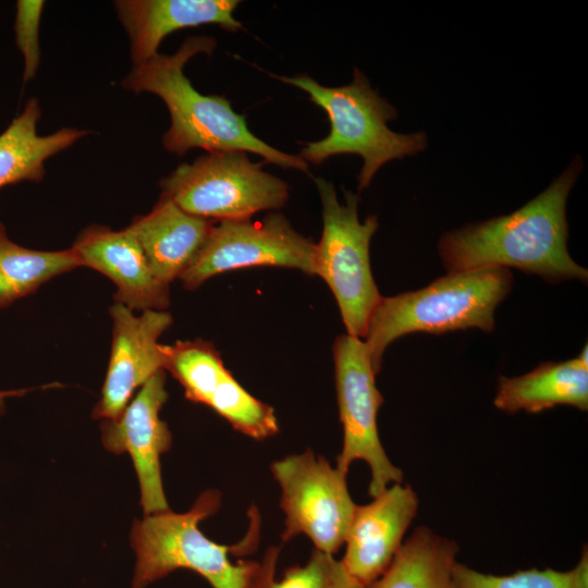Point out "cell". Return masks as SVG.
Wrapping results in <instances>:
<instances>
[{
  "instance_id": "6da1fadb",
  "label": "cell",
  "mask_w": 588,
  "mask_h": 588,
  "mask_svg": "<svg viewBox=\"0 0 588 588\" xmlns=\"http://www.w3.org/2000/svg\"><path fill=\"white\" fill-rule=\"evenodd\" d=\"M581 167L576 157L542 193L510 215L443 234L438 250L446 271L512 267L552 283H586L587 269L567 249L566 201Z\"/></svg>"
},
{
  "instance_id": "7a4b0ae2",
  "label": "cell",
  "mask_w": 588,
  "mask_h": 588,
  "mask_svg": "<svg viewBox=\"0 0 588 588\" xmlns=\"http://www.w3.org/2000/svg\"><path fill=\"white\" fill-rule=\"evenodd\" d=\"M215 47L213 38L189 37L173 54L158 53L134 64L121 85L133 93L154 94L164 102L171 123L162 145L171 154L183 156L193 148L207 152L240 150L258 155L265 162L307 172L308 163L299 156L275 149L252 133L245 117L236 113L226 98L201 94L186 77L185 64L198 53L210 54Z\"/></svg>"
},
{
  "instance_id": "3957f363",
  "label": "cell",
  "mask_w": 588,
  "mask_h": 588,
  "mask_svg": "<svg viewBox=\"0 0 588 588\" xmlns=\"http://www.w3.org/2000/svg\"><path fill=\"white\" fill-rule=\"evenodd\" d=\"M270 76L308 94L309 100L328 115V135L305 143L299 157L305 162L320 164L332 156H360L359 191L369 186L387 162L416 155L427 147L424 132L401 134L389 128L387 123L396 118V109L371 88L367 77L356 68L353 81L340 87L320 85L307 74Z\"/></svg>"
},
{
  "instance_id": "277c9868",
  "label": "cell",
  "mask_w": 588,
  "mask_h": 588,
  "mask_svg": "<svg viewBox=\"0 0 588 588\" xmlns=\"http://www.w3.org/2000/svg\"><path fill=\"white\" fill-rule=\"evenodd\" d=\"M512 283L509 269L486 268L449 272L418 291L382 296L365 336L375 371H380L390 343L407 333L440 334L469 328L492 331L494 310Z\"/></svg>"
},
{
  "instance_id": "5b68a950",
  "label": "cell",
  "mask_w": 588,
  "mask_h": 588,
  "mask_svg": "<svg viewBox=\"0 0 588 588\" xmlns=\"http://www.w3.org/2000/svg\"><path fill=\"white\" fill-rule=\"evenodd\" d=\"M221 504L217 490L204 491L184 513L171 510L144 515L131 529L135 553L132 588H147L176 569H189L203 576L212 588H248L257 561L233 563V547L217 543L199 528Z\"/></svg>"
},
{
  "instance_id": "8992f818",
  "label": "cell",
  "mask_w": 588,
  "mask_h": 588,
  "mask_svg": "<svg viewBox=\"0 0 588 588\" xmlns=\"http://www.w3.org/2000/svg\"><path fill=\"white\" fill-rule=\"evenodd\" d=\"M322 206V233L316 244L315 275L320 277L333 293L348 335L366 336L370 317L381 301L373 280L369 246L378 229L377 216L360 222L359 197L343 191L344 203L338 199L333 184L316 177Z\"/></svg>"
},
{
  "instance_id": "52a82bcc",
  "label": "cell",
  "mask_w": 588,
  "mask_h": 588,
  "mask_svg": "<svg viewBox=\"0 0 588 588\" xmlns=\"http://www.w3.org/2000/svg\"><path fill=\"white\" fill-rule=\"evenodd\" d=\"M161 195L184 211L211 221L249 219L282 208L289 185L240 150L207 152L160 181Z\"/></svg>"
},
{
  "instance_id": "ba28073f",
  "label": "cell",
  "mask_w": 588,
  "mask_h": 588,
  "mask_svg": "<svg viewBox=\"0 0 588 588\" xmlns=\"http://www.w3.org/2000/svg\"><path fill=\"white\" fill-rule=\"evenodd\" d=\"M270 468L281 488L280 506L285 516L282 541L303 534L316 550L336 553L356 509L346 474L309 450L274 461Z\"/></svg>"
},
{
  "instance_id": "9c48e42d",
  "label": "cell",
  "mask_w": 588,
  "mask_h": 588,
  "mask_svg": "<svg viewBox=\"0 0 588 588\" xmlns=\"http://www.w3.org/2000/svg\"><path fill=\"white\" fill-rule=\"evenodd\" d=\"M333 358L343 426V446L336 468L347 475L353 462H366L371 473L368 492L375 498L403 480L402 470L388 457L378 433L377 414L383 396L376 385L377 372L365 341L348 334L335 339Z\"/></svg>"
},
{
  "instance_id": "30bf717a",
  "label": "cell",
  "mask_w": 588,
  "mask_h": 588,
  "mask_svg": "<svg viewBox=\"0 0 588 588\" xmlns=\"http://www.w3.org/2000/svg\"><path fill=\"white\" fill-rule=\"evenodd\" d=\"M316 243L298 233L281 213L261 220H223L213 228L192 265L180 277L195 290L225 271L282 267L315 275Z\"/></svg>"
},
{
  "instance_id": "8fae6325",
  "label": "cell",
  "mask_w": 588,
  "mask_h": 588,
  "mask_svg": "<svg viewBox=\"0 0 588 588\" xmlns=\"http://www.w3.org/2000/svg\"><path fill=\"white\" fill-rule=\"evenodd\" d=\"M168 400L166 372L152 376L122 414L101 424L103 446L114 454L127 453L139 483L144 515L169 511L161 476V456L172 445V434L160 411Z\"/></svg>"
},
{
  "instance_id": "7c38bea8",
  "label": "cell",
  "mask_w": 588,
  "mask_h": 588,
  "mask_svg": "<svg viewBox=\"0 0 588 588\" xmlns=\"http://www.w3.org/2000/svg\"><path fill=\"white\" fill-rule=\"evenodd\" d=\"M113 321L112 346L95 419H117L133 397L157 372L164 370L160 335L172 324L166 310H144L134 315L114 303L109 309Z\"/></svg>"
},
{
  "instance_id": "4fadbf2b",
  "label": "cell",
  "mask_w": 588,
  "mask_h": 588,
  "mask_svg": "<svg viewBox=\"0 0 588 588\" xmlns=\"http://www.w3.org/2000/svg\"><path fill=\"white\" fill-rule=\"evenodd\" d=\"M419 501L411 486L393 483L365 505H356L341 559L363 587L388 568L417 514Z\"/></svg>"
},
{
  "instance_id": "5bb4252c",
  "label": "cell",
  "mask_w": 588,
  "mask_h": 588,
  "mask_svg": "<svg viewBox=\"0 0 588 588\" xmlns=\"http://www.w3.org/2000/svg\"><path fill=\"white\" fill-rule=\"evenodd\" d=\"M71 248L81 267L95 269L114 283V303L133 311L166 310L169 306V285L155 277L128 228L115 231L90 225L78 234Z\"/></svg>"
},
{
  "instance_id": "9a60e30c",
  "label": "cell",
  "mask_w": 588,
  "mask_h": 588,
  "mask_svg": "<svg viewBox=\"0 0 588 588\" xmlns=\"http://www.w3.org/2000/svg\"><path fill=\"white\" fill-rule=\"evenodd\" d=\"M237 0H119L118 17L130 38L134 64L158 54L171 33L193 26L216 24L229 30L243 28L234 17Z\"/></svg>"
},
{
  "instance_id": "2e32d148",
  "label": "cell",
  "mask_w": 588,
  "mask_h": 588,
  "mask_svg": "<svg viewBox=\"0 0 588 588\" xmlns=\"http://www.w3.org/2000/svg\"><path fill=\"white\" fill-rule=\"evenodd\" d=\"M215 221L191 215L164 196L151 211L127 226L139 243L155 277L166 285L192 265Z\"/></svg>"
},
{
  "instance_id": "e0dca14e",
  "label": "cell",
  "mask_w": 588,
  "mask_h": 588,
  "mask_svg": "<svg viewBox=\"0 0 588 588\" xmlns=\"http://www.w3.org/2000/svg\"><path fill=\"white\" fill-rule=\"evenodd\" d=\"M494 406L510 414L539 413L558 405L588 408V365L577 357L540 364L519 377L501 376Z\"/></svg>"
},
{
  "instance_id": "ac0fdd59",
  "label": "cell",
  "mask_w": 588,
  "mask_h": 588,
  "mask_svg": "<svg viewBox=\"0 0 588 588\" xmlns=\"http://www.w3.org/2000/svg\"><path fill=\"white\" fill-rule=\"evenodd\" d=\"M40 115L39 101L33 98L0 134V188L23 181H41L46 173L45 162L88 133L75 127H61L54 133L40 135L37 132Z\"/></svg>"
},
{
  "instance_id": "d6986e66",
  "label": "cell",
  "mask_w": 588,
  "mask_h": 588,
  "mask_svg": "<svg viewBox=\"0 0 588 588\" xmlns=\"http://www.w3.org/2000/svg\"><path fill=\"white\" fill-rule=\"evenodd\" d=\"M457 551L455 541L416 528L383 574L365 588H451Z\"/></svg>"
},
{
  "instance_id": "ffe728a7",
  "label": "cell",
  "mask_w": 588,
  "mask_h": 588,
  "mask_svg": "<svg viewBox=\"0 0 588 588\" xmlns=\"http://www.w3.org/2000/svg\"><path fill=\"white\" fill-rule=\"evenodd\" d=\"M77 267L81 262L72 248L46 252L20 246L9 238L0 222V308Z\"/></svg>"
},
{
  "instance_id": "44dd1931",
  "label": "cell",
  "mask_w": 588,
  "mask_h": 588,
  "mask_svg": "<svg viewBox=\"0 0 588 588\" xmlns=\"http://www.w3.org/2000/svg\"><path fill=\"white\" fill-rule=\"evenodd\" d=\"M279 547H270L256 563L248 588H365L346 572L341 560L314 549L304 565H293L275 578Z\"/></svg>"
},
{
  "instance_id": "7402d4cb",
  "label": "cell",
  "mask_w": 588,
  "mask_h": 588,
  "mask_svg": "<svg viewBox=\"0 0 588 588\" xmlns=\"http://www.w3.org/2000/svg\"><path fill=\"white\" fill-rule=\"evenodd\" d=\"M164 370L184 389L185 397L208 406L218 384L229 371L212 343L201 339L162 345Z\"/></svg>"
},
{
  "instance_id": "603a6c76",
  "label": "cell",
  "mask_w": 588,
  "mask_h": 588,
  "mask_svg": "<svg viewBox=\"0 0 588 588\" xmlns=\"http://www.w3.org/2000/svg\"><path fill=\"white\" fill-rule=\"evenodd\" d=\"M243 434L264 440L279 432L274 409L248 393L231 375L225 373L208 404Z\"/></svg>"
},
{
  "instance_id": "cb8c5ba5",
  "label": "cell",
  "mask_w": 588,
  "mask_h": 588,
  "mask_svg": "<svg viewBox=\"0 0 588 588\" xmlns=\"http://www.w3.org/2000/svg\"><path fill=\"white\" fill-rule=\"evenodd\" d=\"M451 588H571L569 572L546 567L522 569L510 575H492L456 562Z\"/></svg>"
},
{
  "instance_id": "d4e9b609",
  "label": "cell",
  "mask_w": 588,
  "mask_h": 588,
  "mask_svg": "<svg viewBox=\"0 0 588 588\" xmlns=\"http://www.w3.org/2000/svg\"><path fill=\"white\" fill-rule=\"evenodd\" d=\"M44 1H17L15 17L16 44L24 58V82L32 79L40 63L39 24Z\"/></svg>"
},
{
  "instance_id": "484cf974",
  "label": "cell",
  "mask_w": 588,
  "mask_h": 588,
  "mask_svg": "<svg viewBox=\"0 0 588 588\" xmlns=\"http://www.w3.org/2000/svg\"><path fill=\"white\" fill-rule=\"evenodd\" d=\"M569 572L571 588H588V550L585 546L579 562Z\"/></svg>"
},
{
  "instance_id": "4316f807",
  "label": "cell",
  "mask_w": 588,
  "mask_h": 588,
  "mask_svg": "<svg viewBox=\"0 0 588 588\" xmlns=\"http://www.w3.org/2000/svg\"><path fill=\"white\" fill-rule=\"evenodd\" d=\"M32 389L0 390V416L4 413L5 401L11 397H21Z\"/></svg>"
}]
</instances>
